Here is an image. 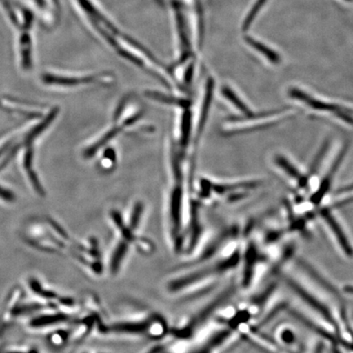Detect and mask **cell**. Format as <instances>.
<instances>
[{
  "label": "cell",
  "instance_id": "6da1fadb",
  "mask_svg": "<svg viewBox=\"0 0 353 353\" xmlns=\"http://www.w3.org/2000/svg\"><path fill=\"white\" fill-rule=\"evenodd\" d=\"M288 94L291 99L305 104L307 107L315 112L332 113L333 114L343 112L347 108L341 107L338 104L328 103L324 100L316 98L299 88L292 87L289 88Z\"/></svg>",
  "mask_w": 353,
  "mask_h": 353
},
{
  "label": "cell",
  "instance_id": "7a4b0ae2",
  "mask_svg": "<svg viewBox=\"0 0 353 353\" xmlns=\"http://www.w3.org/2000/svg\"><path fill=\"white\" fill-rule=\"evenodd\" d=\"M350 142H346L343 144L341 152H339L338 156L335 158L333 165H331L327 174H326L325 178L322 179L320 187L311 196V201L312 202V204L316 205H319L321 201L323 200L326 193H328L330 191L331 183H332L334 176L335 174L337 173L339 166L341 165L344 157L346 156L348 149H350Z\"/></svg>",
  "mask_w": 353,
  "mask_h": 353
},
{
  "label": "cell",
  "instance_id": "3957f363",
  "mask_svg": "<svg viewBox=\"0 0 353 353\" xmlns=\"http://www.w3.org/2000/svg\"><path fill=\"white\" fill-rule=\"evenodd\" d=\"M33 26H20L19 29V47L21 56V68L25 70H30L32 66V32Z\"/></svg>",
  "mask_w": 353,
  "mask_h": 353
},
{
  "label": "cell",
  "instance_id": "277c9868",
  "mask_svg": "<svg viewBox=\"0 0 353 353\" xmlns=\"http://www.w3.org/2000/svg\"><path fill=\"white\" fill-rule=\"evenodd\" d=\"M321 215L325 221L326 223L328 224L331 231L334 234L335 237H336L339 244H341L344 252L348 256H353V250L350 244V241H348L345 234H344L342 230L341 225H339L336 219L333 217L330 211L328 209H323L321 211Z\"/></svg>",
  "mask_w": 353,
  "mask_h": 353
},
{
  "label": "cell",
  "instance_id": "5b68a950",
  "mask_svg": "<svg viewBox=\"0 0 353 353\" xmlns=\"http://www.w3.org/2000/svg\"><path fill=\"white\" fill-rule=\"evenodd\" d=\"M285 280L286 283L291 287V289H293L295 292L299 294V296L302 298L309 306H311L312 308H314L316 312L321 313L330 323H334L332 316H331L330 312L325 307L322 305L314 297H312L310 294L307 293L306 290H304L302 287H300L292 280L289 279V278H285Z\"/></svg>",
  "mask_w": 353,
  "mask_h": 353
},
{
  "label": "cell",
  "instance_id": "8992f818",
  "mask_svg": "<svg viewBox=\"0 0 353 353\" xmlns=\"http://www.w3.org/2000/svg\"><path fill=\"white\" fill-rule=\"evenodd\" d=\"M273 161H274L275 165L290 179L297 181V183L303 179V175L301 172L284 154H276L273 158Z\"/></svg>",
  "mask_w": 353,
  "mask_h": 353
},
{
  "label": "cell",
  "instance_id": "52a82bcc",
  "mask_svg": "<svg viewBox=\"0 0 353 353\" xmlns=\"http://www.w3.org/2000/svg\"><path fill=\"white\" fill-rule=\"evenodd\" d=\"M245 41L247 43L253 48L254 50L259 52L260 54H262L264 57H266L267 60L270 61L271 63L278 65L281 63V59L279 54L272 48L265 46L264 43L256 41V39L251 38L250 37H246Z\"/></svg>",
  "mask_w": 353,
  "mask_h": 353
},
{
  "label": "cell",
  "instance_id": "ba28073f",
  "mask_svg": "<svg viewBox=\"0 0 353 353\" xmlns=\"http://www.w3.org/2000/svg\"><path fill=\"white\" fill-rule=\"evenodd\" d=\"M26 152L24 156V167L26 171L28 172L30 182L32 183V185L34 188L35 191H37L41 195H44V192L43 188L41 187V183L37 178V175L35 174L33 169H32V162H33V148L32 145H26Z\"/></svg>",
  "mask_w": 353,
  "mask_h": 353
},
{
  "label": "cell",
  "instance_id": "9c48e42d",
  "mask_svg": "<svg viewBox=\"0 0 353 353\" xmlns=\"http://www.w3.org/2000/svg\"><path fill=\"white\" fill-rule=\"evenodd\" d=\"M222 94L230 103L242 114V117H248L252 114L253 110L243 101L236 92L229 86H223Z\"/></svg>",
  "mask_w": 353,
  "mask_h": 353
},
{
  "label": "cell",
  "instance_id": "30bf717a",
  "mask_svg": "<svg viewBox=\"0 0 353 353\" xmlns=\"http://www.w3.org/2000/svg\"><path fill=\"white\" fill-rule=\"evenodd\" d=\"M43 81L48 85H74L77 83L83 82H90L94 79V77H85V78H70L55 76V74H44L42 77Z\"/></svg>",
  "mask_w": 353,
  "mask_h": 353
},
{
  "label": "cell",
  "instance_id": "8fae6325",
  "mask_svg": "<svg viewBox=\"0 0 353 353\" xmlns=\"http://www.w3.org/2000/svg\"><path fill=\"white\" fill-rule=\"evenodd\" d=\"M214 85V81L210 78L208 81V83H207L205 98L204 101V105H203L200 125H199V132H201L203 128H204L205 125L207 114H208L209 109L210 107L212 97H213Z\"/></svg>",
  "mask_w": 353,
  "mask_h": 353
},
{
  "label": "cell",
  "instance_id": "7c38bea8",
  "mask_svg": "<svg viewBox=\"0 0 353 353\" xmlns=\"http://www.w3.org/2000/svg\"><path fill=\"white\" fill-rule=\"evenodd\" d=\"M256 261V250L254 247L250 246L246 254V263L244 272V285H248L250 283L251 277L253 274V268Z\"/></svg>",
  "mask_w": 353,
  "mask_h": 353
},
{
  "label": "cell",
  "instance_id": "4fadbf2b",
  "mask_svg": "<svg viewBox=\"0 0 353 353\" xmlns=\"http://www.w3.org/2000/svg\"><path fill=\"white\" fill-rule=\"evenodd\" d=\"M267 1L268 0H257V2H256L253 8H251L249 14L245 17L244 24H243V29L247 30L250 28V26L252 24L255 17H257L258 13L261 10V8Z\"/></svg>",
  "mask_w": 353,
  "mask_h": 353
},
{
  "label": "cell",
  "instance_id": "5bb4252c",
  "mask_svg": "<svg viewBox=\"0 0 353 353\" xmlns=\"http://www.w3.org/2000/svg\"><path fill=\"white\" fill-rule=\"evenodd\" d=\"M65 319V316H46L41 317V319H38L37 320H34L33 322V325L35 326H39V325H46L48 324H54L56 323L57 321H61Z\"/></svg>",
  "mask_w": 353,
  "mask_h": 353
},
{
  "label": "cell",
  "instance_id": "9a60e30c",
  "mask_svg": "<svg viewBox=\"0 0 353 353\" xmlns=\"http://www.w3.org/2000/svg\"><path fill=\"white\" fill-rule=\"evenodd\" d=\"M0 198L7 201H12L15 200L14 194L8 191V190L3 188L2 187H0Z\"/></svg>",
  "mask_w": 353,
  "mask_h": 353
},
{
  "label": "cell",
  "instance_id": "2e32d148",
  "mask_svg": "<svg viewBox=\"0 0 353 353\" xmlns=\"http://www.w3.org/2000/svg\"><path fill=\"white\" fill-rule=\"evenodd\" d=\"M281 338L285 343H292L295 341V336L290 330H285L282 332Z\"/></svg>",
  "mask_w": 353,
  "mask_h": 353
},
{
  "label": "cell",
  "instance_id": "e0dca14e",
  "mask_svg": "<svg viewBox=\"0 0 353 353\" xmlns=\"http://www.w3.org/2000/svg\"><path fill=\"white\" fill-rule=\"evenodd\" d=\"M11 147V142H8L3 145L1 148H0V157L7 151L8 149H10Z\"/></svg>",
  "mask_w": 353,
  "mask_h": 353
},
{
  "label": "cell",
  "instance_id": "ac0fdd59",
  "mask_svg": "<svg viewBox=\"0 0 353 353\" xmlns=\"http://www.w3.org/2000/svg\"><path fill=\"white\" fill-rule=\"evenodd\" d=\"M344 290L347 293L353 294V286H346Z\"/></svg>",
  "mask_w": 353,
  "mask_h": 353
},
{
  "label": "cell",
  "instance_id": "d6986e66",
  "mask_svg": "<svg viewBox=\"0 0 353 353\" xmlns=\"http://www.w3.org/2000/svg\"><path fill=\"white\" fill-rule=\"evenodd\" d=\"M158 352H159V350H157V347H156V348H152V350L145 352L143 353H158Z\"/></svg>",
  "mask_w": 353,
  "mask_h": 353
}]
</instances>
